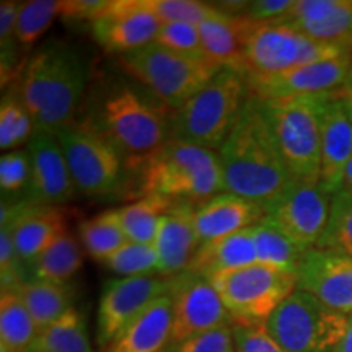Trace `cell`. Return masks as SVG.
I'll list each match as a JSON object with an SVG mask.
<instances>
[{
  "label": "cell",
  "mask_w": 352,
  "mask_h": 352,
  "mask_svg": "<svg viewBox=\"0 0 352 352\" xmlns=\"http://www.w3.org/2000/svg\"><path fill=\"white\" fill-rule=\"evenodd\" d=\"M171 336V298L164 296L132 320L104 352H164Z\"/></svg>",
  "instance_id": "cell-25"
},
{
  "label": "cell",
  "mask_w": 352,
  "mask_h": 352,
  "mask_svg": "<svg viewBox=\"0 0 352 352\" xmlns=\"http://www.w3.org/2000/svg\"><path fill=\"white\" fill-rule=\"evenodd\" d=\"M20 2L2 0L0 3V44H2V83L12 80L19 63L20 44L16 41V19H19Z\"/></svg>",
  "instance_id": "cell-39"
},
{
  "label": "cell",
  "mask_w": 352,
  "mask_h": 352,
  "mask_svg": "<svg viewBox=\"0 0 352 352\" xmlns=\"http://www.w3.org/2000/svg\"><path fill=\"white\" fill-rule=\"evenodd\" d=\"M226 192L266 208L292 182L261 100L250 95L239 121L217 151Z\"/></svg>",
  "instance_id": "cell-1"
},
{
  "label": "cell",
  "mask_w": 352,
  "mask_h": 352,
  "mask_svg": "<svg viewBox=\"0 0 352 352\" xmlns=\"http://www.w3.org/2000/svg\"><path fill=\"white\" fill-rule=\"evenodd\" d=\"M82 264L83 253L80 245L67 232L30 266V271L32 279L69 283L80 271Z\"/></svg>",
  "instance_id": "cell-32"
},
{
  "label": "cell",
  "mask_w": 352,
  "mask_h": 352,
  "mask_svg": "<svg viewBox=\"0 0 352 352\" xmlns=\"http://www.w3.org/2000/svg\"><path fill=\"white\" fill-rule=\"evenodd\" d=\"M253 235L259 264L297 274L303 254L307 253L305 248L285 235L266 215L253 226Z\"/></svg>",
  "instance_id": "cell-28"
},
{
  "label": "cell",
  "mask_w": 352,
  "mask_h": 352,
  "mask_svg": "<svg viewBox=\"0 0 352 352\" xmlns=\"http://www.w3.org/2000/svg\"><path fill=\"white\" fill-rule=\"evenodd\" d=\"M324 96L261 100L277 147L292 179L320 183L321 104Z\"/></svg>",
  "instance_id": "cell-7"
},
{
  "label": "cell",
  "mask_w": 352,
  "mask_h": 352,
  "mask_svg": "<svg viewBox=\"0 0 352 352\" xmlns=\"http://www.w3.org/2000/svg\"><path fill=\"white\" fill-rule=\"evenodd\" d=\"M103 264L121 277H142L157 274L158 258L153 245L127 241Z\"/></svg>",
  "instance_id": "cell-37"
},
{
  "label": "cell",
  "mask_w": 352,
  "mask_h": 352,
  "mask_svg": "<svg viewBox=\"0 0 352 352\" xmlns=\"http://www.w3.org/2000/svg\"><path fill=\"white\" fill-rule=\"evenodd\" d=\"M34 132L36 124L19 94L3 95L0 104V148L15 151L19 145L28 144Z\"/></svg>",
  "instance_id": "cell-35"
},
{
  "label": "cell",
  "mask_w": 352,
  "mask_h": 352,
  "mask_svg": "<svg viewBox=\"0 0 352 352\" xmlns=\"http://www.w3.org/2000/svg\"><path fill=\"white\" fill-rule=\"evenodd\" d=\"M153 43L182 54H204L199 26L192 23H162Z\"/></svg>",
  "instance_id": "cell-42"
},
{
  "label": "cell",
  "mask_w": 352,
  "mask_h": 352,
  "mask_svg": "<svg viewBox=\"0 0 352 352\" xmlns=\"http://www.w3.org/2000/svg\"><path fill=\"white\" fill-rule=\"evenodd\" d=\"M266 327L285 352H331L346 334L349 316L297 289L276 308Z\"/></svg>",
  "instance_id": "cell-8"
},
{
  "label": "cell",
  "mask_w": 352,
  "mask_h": 352,
  "mask_svg": "<svg viewBox=\"0 0 352 352\" xmlns=\"http://www.w3.org/2000/svg\"><path fill=\"white\" fill-rule=\"evenodd\" d=\"M258 263L253 227L201 243L189 263V272L210 277L217 272L236 270Z\"/></svg>",
  "instance_id": "cell-26"
},
{
  "label": "cell",
  "mask_w": 352,
  "mask_h": 352,
  "mask_svg": "<svg viewBox=\"0 0 352 352\" xmlns=\"http://www.w3.org/2000/svg\"><path fill=\"white\" fill-rule=\"evenodd\" d=\"M321 173L320 184L329 195L340 191L342 175L352 158V120L340 98L328 95L321 104Z\"/></svg>",
  "instance_id": "cell-22"
},
{
  "label": "cell",
  "mask_w": 352,
  "mask_h": 352,
  "mask_svg": "<svg viewBox=\"0 0 352 352\" xmlns=\"http://www.w3.org/2000/svg\"><path fill=\"white\" fill-rule=\"evenodd\" d=\"M111 0H63L60 16L72 21H90V25L103 15Z\"/></svg>",
  "instance_id": "cell-45"
},
{
  "label": "cell",
  "mask_w": 352,
  "mask_h": 352,
  "mask_svg": "<svg viewBox=\"0 0 352 352\" xmlns=\"http://www.w3.org/2000/svg\"><path fill=\"white\" fill-rule=\"evenodd\" d=\"M316 248H327L352 258V192L340 189L331 197L327 232Z\"/></svg>",
  "instance_id": "cell-36"
},
{
  "label": "cell",
  "mask_w": 352,
  "mask_h": 352,
  "mask_svg": "<svg viewBox=\"0 0 352 352\" xmlns=\"http://www.w3.org/2000/svg\"><path fill=\"white\" fill-rule=\"evenodd\" d=\"M352 56L298 65L276 76H246L252 95L256 98L283 100L338 94L344 85Z\"/></svg>",
  "instance_id": "cell-15"
},
{
  "label": "cell",
  "mask_w": 352,
  "mask_h": 352,
  "mask_svg": "<svg viewBox=\"0 0 352 352\" xmlns=\"http://www.w3.org/2000/svg\"><path fill=\"white\" fill-rule=\"evenodd\" d=\"M88 82L83 57L65 43H47L21 67L19 94L36 129L56 132L72 122Z\"/></svg>",
  "instance_id": "cell-2"
},
{
  "label": "cell",
  "mask_w": 352,
  "mask_h": 352,
  "mask_svg": "<svg viewBox=\"0 0 352 352\" xmlns=\"http://www.w3.org/2000/svg\"><path fill=\"white\" fill-rule=\"evenodd\" d=\"M140 192L195 204L226 192L217 152L168 140L142 164Z\"/></svg>",
  "instance_id": "cell-4"
},
{
  "label": "cell",
  "mask_w": 352,
  "mask_h": 352,
  "mask_svg": "<svg viewBox=\"0 0 352 352\" xmlns=\"http://www.w3.org/2000/svg\"><path fill=\"white\" fill-rule=\"evenodd\" d=\"M78 235L87 253L100 263L107 261L114 252L129 241L122 230L116 209L104 210L95 217L83 220L78 226Z\"/></svg>",
  "instance_id": "cell-33"
},
{
  "label": "cell",
  "mask_w": 352,
  "mask_h": 352,
  "mask_svg": "<svg viewBox=\"0 0 352 352\" xmlns=\"http://www.w3.org/2000/svg\"><path fill=\"white\" fill-rule=\"evenodd\" d=\"M28 352H94L85 318L72 307L36 334Z\"/></svg>",
  "instance_id": "cell-30"
},
{
  "label": "cell",
  "mask_w": 352,
  "mask_h": 352,
  "mask_svg": "<svg viewBox=\"0 0 352 352\" xmlns=\"http://www.w3.org/2000/svg\"><path fill=\"white\" fill-rule=\"evenodd\" d=\"M0 227L10 230L13 245L21 261L30 266L67 233V217L60 208L33 206L26 201L2 199Z\"/></svg>",
  "instance_id": "cell-16"
},
{
  "label": "cell",
  "mask_w": 352,
  "mask_h": 352,
  "mask_svg": "<svg viewBox=\"0 0 352 352\" xmlns=\"http://www.w3.org/2000/svg\"><path fill=\"white\" fill-rule=\"evenodd\" d=\"M59 139L77 192L88 197L111 195L120 186L124 157L107 135L94 126L60 127Z\"/></svg>",
  "instance_id": "cell-11"
},
{
  "label": "cell",
  "mask_w": 352,
  "mask_h": 352,
  "mask_svg": "<svg viewBox=\"0 0 352 352\" xmlns=\"http://www.w3.org/2000/svg\"><path fill=\"white\" fill-rule=\"evenodd\" d=\"M292 3L294 0H254L248 3L243 15L261 25L274 23L287 13Z\"/></svg>",
  "instance_id": "cell-46"
},
{
  "label": "cell",
  "mask_w": 352,
  "mask_h": 352,
  "mask_svg": "<svg viewBox=\"0 0 352 352\" xmlns=\"http://www.w3.org/2000/svg\"><path fill=\"white\" fill-rule=\"evenodd\" d=\"M32 176L28 152L10 151L0 158V189L3 196H16L26 191Z\"/></svg>",
  "instance_id": "cell-41"
},
{
  "label": "cell",
  "mask_w": 352,
  "mask_h": 352,
  "mask_svg": "<svg viewBox=\"0 0 352 352\" xmlns=\"http://www.w3.org/2000/svg\"><path fill=\"white\" fill-rule=\"evenodd\" d=\"M98 131L122 157L144 164L170 140V116L138 90L122 85L104 96Z\"/></svg>",
  "instance_id": "cell-6"
},
{
  "label": "cell",
  "mask_w": 352,
  "mask_h": 352,
  "mask_svg": "<svg viewBox=\"0 0 352 352\" xmlns=\"http://www.w3.org/2000/svg\"><path fill=\"white\" fill-rule=\"evenodd\" d=\"M235 352H285L263 321L232 320Z\"/></svg>",
  "instance_id": "cell-40"
},
{
  "label": "cell",
  "mask_w": 352,
  "mask_h": 352,
  "mask_svg": "<svg viewBox=\"0 0 352 352\" xmlns=\"http://www.w3.org/2000/svg\"><path fill=\"white\" fill-rule=\"evenodd\" d=\"M170 344L232 324V316L208 277L184 271L171 277Z\"/></svg>",
  "instance_id": "cell-13"
},
{
  "label": "cell",
  "mask_w": 352,
  "mask_h": 352,
  "mask_svg": "<svg viewBox=\"0 0 352 352\" xmlns=\"http://www.w3.org/2000/svg\"><path fill=\"white\" fill-rule=\"evenodd\" d=\"M340 189H342V191H347V192H352V158L346 166L344 175H342V183H341Z\"/></svg>",
  "instance_id": "cell-49"
},
{
  "label": "cell",
  "mask_w": 352,
  "mask_h": 352,
  "mask_svg": "<svg viewBox=\"0 0 352 352\" xmlns=\"http://www.w3.org/2000/svg\"><path fill=\"white\" fill-rule=\"evenodd\" d=\"M171 279L155 276L116 277L104 283L96 311V342L107 349L114 338L152 305L168 296Z\"/></svg>",
  "instance_id": "cell-14"
},
{
  "label": "cell",
  "mask_w": 352,
  "mask_h": 352,
  "mask_svg": "<svg viewBox=\"0 0 352 352\" xmlns=\"http://www.w3.org/2000/svg\"><path fill=\"white\" fill-rule=\"evenodd\" d=\"M173 204L175 201L168 199V197L148 195L116 209L127 240L135 241V243L152 245L162 217L168 212Z\"/></svg>",
  "instance_id": "cell-31"
},
{
  "label": "cell",
  "mask_w": 352,
  "mask_h": 352,
  "mask_svg": "<svg viewBox=\"0 0 352 352\" xmlns=\"http://www.w3.org/2000/svg\"><path fill=\"white\" fill-rule=\"evenodd\" d=\"M250 95L245 74L222 67L202 90L170 114V140L217 152L239 121Z\"/></svg>",
  "instance_id": "cell-3"
},
{
  "label": "cell",
  "mask_w": 352,
  "mask_h": 352,
  "mask_svg": "<svg viewBox=\"0 0 352 352\" xmlns=\"http://www.w3.org/2000/svg\"><path fill=\"white\" fill-rule=\"evenodd\" d=\"M232 320L266 323L276 308L297 290V274L266 264H250L208 277Z\"/></svg>",
  "instance_id": "cell-9"
},
{
  "label": "cell",
  "mask_w": 352,
  "mask_h": 352,
  "mask_svg": "<svg viewBox=\"0 0 352 352\" xmlns=\"http://www.w3.org/2000/svg\"><path fill=\"white\" fill-rule=\"evenodd\" d=\"M256 25V21L250 20L243 13L230 15L226 12L197 25L204 54L222 67H230L245 74V47Z\"/></svg>",
  "instance_id": "cell-24"
},
{
  "label": "cell",
  "mask_w": 352,
  "mask_h": 352,
  "mask_svg": "<svg viewBox=\"0 0 352 352\" xmlns=\"http://www.w3.org/2000/svg\"><path fill=\"white\" fill-rule=\"evenodd\" d=\"M120 64L171 113L191 100L222 69L206 54H182L157 43L120 56Z\"/></svg>",
  "instance_id": "cell-5"
},
{
  "label": "cell",
  "mask_w": 352,
  "mask_h": 352,
  "mask_svg": "<svg viewBox=\"0 0 352 352\" xmlns=\"http://www.w3.org/2000/svg\"><path fill=\"white\" fill-rule=\"evenodd\" d=\"M352 56V46L311 41L285 25L258 23L245 47L246 76H276L298 65Z\"/></svg>",
  "instance_id": "cell-10"
},
{
  "label": "cell",
  "mask_w": 352,
  "mask_h": 352,
  "mask_svg": "<svg viewBox=\"0 0 352 352\" xmlns=\"http://www.w3.org/2000/svg\"><path fill=\"white\" fill-rule=\"evenodd\" d=\"M297 289L351 316L352 258L327 248L307 250L297 270Z\"/></svg>",
  "instance_id": "cell-18"
},
{
  "label": "cell",
  "mask_w": 352,
  "mask_h": 352,
  "mask_svg": "<svg viewBox=\"0 0 352 352\" xmlns=\"http://www.w3.org/2000/svg\"><path fill=\"white\" fill-rule=\"evenodd\" d=\"M160 25L144 0H111L91 23V34L107 52L124 56L155 41Z\"/></svg>",
  "instance_id": "cell-19"
},
{
  "label": "cell",
  "mask_w": 352,
  "mask_h": 352,
  "mask_svg": "<svg viewBox=\"0 0 352 352\" xmlns=\"http://www.w3.org/2000/svg\"><path fill=\"white\" fill-rule=\"evenodd\" d=\"M274 25H285L318 43L352 46V0H294Z\"/></svg>",
  "instance_id": "cell-20"
},
{
  "label": "cell",
  "mask_w": 352,
  "mask_h": 352,
  "mask_svg": "<svg viewBox=\"0 0 352 352\" xmlns=\"http://www.w3.org/2000/svg\"><path fill=\"white\" fill-rule=\"evenodd\" d=\"M338 95H340V98L342 100V103H344L347 113H349V116L352 120V64H351L349 74H347L344 85L341 87V90L338 91Z\"/></svg>",
  "instance_id": "cell-47"
},
{
  "label": "cell",
  "mask_w": 352,
  "mask_h": 352,
  "mask_svg": "<svg viewBox=\"0 0 352 352\" xmlns=\"http://www.w3.org/2000/svg\"><path fill=\"white\" fill-rule=\"evenodd\" d=\"M331 197L320 183L292 179L264 212L302 248H316L327 232Z\"/></svg>",
  "instance_id": "cell-12"
},
{
  "label": "cell",
  "mask_w": 352,
  "mask_h": 352,
  "mask_svg": "<svg viewBox=\"0 0 352 352\" xmlns=\"http://www.w3.org/2000/svg\"><path fill=\"white\" fill-rule=\"evenodd\" d=\"M195 202L175 201L168 212L160 220L153 248L157 252V276L164 279L182 274L199 248L195 226Z\"/></svg>",
  "instance_id": "cell-21"
},
{
  "label": "cell",
  "mask_w": 352,
  "mask_h": 352,
  "mask_svg": "<svg viewBox=\"0 0 352 352\" xmlns=\"http://www.w3.org/2000/svg\"><path fill=\"white\" fill-rule=\"evenodd\" d=\"M15 292L32 315L38 333L59 320L74 307V287L69 283L32 279Z\"/></svg>",
  "instance_id": "cell-27"
},
{
  "label": "cell",
  "mask_w": 352,
  "mask_h": 352,
  "mask_svg": "<svg viewBox=\"0 0 352 352\" xmlns=\"http://www.w3.org/2000/svg\"><path fill=\"white\" fill-rule=\"evenodd\" d=\"M144 3L160 23L182 21V23L201 25L222 13L214 3L197 2V0H144Z\"/></svg>",
  "instance_id": "cell-38"
},
{
  "label": "cell",
  "mask_w": 352,
  "mask_h": 352,
  "mask_svg": "<svg viewBox=\"0 0 352 352\" xmlns=\"http://www.w3.org/2000/svg\"><path fill=\"white\" fill-rule=\"evenodd\" d=\"M264 215L263 206L233 192L209 197L196 206L195 226L199 245L253 227Z\"/></svg>",
  "instance_id": "cell-23"
},
{
  "label": "cell",
  "mask_w": 352,
  "mask_h": 352,
  "mask_svg": "<svg viewBox=\"0 0 352 352\" xmlns=\"http://www.w3.org/2000/svg\"><path fill=\"white\" fill-rule=\"evenodd\" d=\"M32 176L23 201L33 206H54L72 199L77 189L65 160L63 145L54 132L36 129L26 144Z\"/></svg>",
  "instance_id": "cell-17"
},
{
  "label": "cell",
  "mask_w": 352,
  "mask_h": 352,
  "mask_svg": "<svg viewBox=\"0 0 352 352\" xmlns=\"http://www.w3.org/2000/svg\"><path fill=\"white\" fill-rule=\"evenodd\" d=\"M331 352H352V315L349 316V327H347L346 334Z\"/></svg>",
  "instance_id": "cell-48"
},
{
  "label": "cell",
  "mask_w": 352,
  "mask_h": 352,
  "mask_svg": "<svg viewBox=\"0 0 352 352\" xmlns=\"http://www.w3.org/2000/svg\"><path fill=\"white\" fill-rule=\"evenodd\" d=\"M38 329L15 290L0 294V352H28Z\"/></svg>",
  "instance_id": "cell-29"
},
{
  "label": "cell",
  "mask_w": 352,
  "mask_h": 352,
  "mask_svg": "<svg viewBox=\"0 0 352 352\" xmlns=\"http://www.w3.org/2000/svg\"><path fill=\"white\" fill-rule=\"evenodd\" d=\"M26 264L21 261L13 245L10 230L7 227H0V280H2L3 290H19L25 283H28L26 277Z\"/></svg>",
  "instance_id": "cell-43"
},
{
  "label": "cell",
  "mask_w": 352,
  "mask_h": 352,
  "mask_svg": "<svg viewBox=\"0 0 352 352\" xmlns=\"http://www.w3.org/2000/svg\"><path fill=\"white\" fill-rule=\"evenodd\" d=\"M164 352H235L232 324L195 334L176 344H170Z\"/></svg>",
  "instance_id": "cell-44"
},
{
  "label": "cell",
  "mask_w": 352,
  "mask_h": 352,
  "mask_svg": "<svg viewBox=\"0 0 352 352\" xmlns=\"http://www.w3.org/2000/svg\"><path fill=\"white\" fill-rule=\"evenodd\" d=\"M63 0H30L21 2L16 19V41L20 50L30 51L46 33L57 15H60Z\"/></svg>",
  "instance_id": "cell-34"
}]
</instances>
